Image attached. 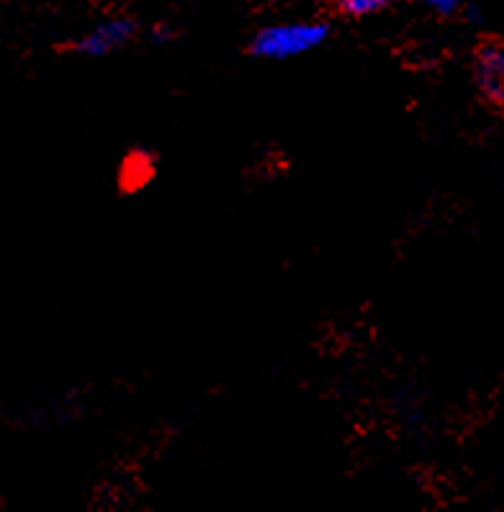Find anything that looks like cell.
I'll use <instances>...</instances> for the list:
<instances>
[{
  "label": "cell",
  "instance_id": "obj_1",
  "mask_svg": "<svg viewBox=\"0 0 504 512\" xmlns=\"http://www.w3.org/2000/svg\"><path fill=\"white\" fill-rule=\"evenodd\" d=\"M327 39L324 24H281L268 26L252 39V55L263 60H291L317 49Z\"/></svg>",
  "mask_w": 504,
  "mask_h": 512
},
{
  "label": "cell",
  "instance_id": "obj_2",
  "mask_svg": "<svg viewBox=\"0 0 504 512\" xmlns=\"http://www.w3.org/2000/svg\"><path fill=\"white\" fill-rule=\"evenodd\" d=\"M474 78L489 101L504 106V42H489L479 49Z\"/></svg>",
  "mask_w": 504,
  "mask_h": 512
},
{
  "label": "cell",
  "instance_id": "obj_3",
  "mask_svg": "<svg viewBox=\"0 0 504 512\" xmlns=\"http://www.w3.org/2000/svg\"><path fill=\"white\" fill-rule=\"evenodd\" d=\"M134 34L132 21L126 19H114V21H103L96 29H90L83 39L78 42L80 55L88 57H106L116 49L124 47Z\"/></svg>",
  "mask_w": 504,
  "mask_h": 512
},
{
  "label": "cell",
  "instance_id": "obj_4",
  "mask_svg": "<svg viewBox=\"0 0 504 512\" xmlns=\"http://www.w3.org/2000/svg\"><path fill=\"white\" fill-rule=\"evenodd\" d=\"M150 170H152V163L147 160V155L137 152V155H132L129 160H126L124 183H129V186H139V183L150 175Z\"/></svg>",
  "mask_w": 504,
  "mask_h": 512
},
{
  "label": "cell",
  "instance_id": "obj_5",
  "mask_svg": "<svg viewBox=\"0 0 504 512\" xmlns=\"http://www.w3.org/2000/svg\"><path fill=\"white\" fill-rule=\"evenodd\" d=\"M391 0H340V8L350 16H368L389 6Z\"/></svg>",
  "mask_w": 504,
  "mask_h": 512
},
{
  "label": "cell",
  "instance_id": "obj_6",
  "mask_svg": "<svg viewBox=\"0 0 504 512\" xmlns=\"http://www.w3.org/2000/svg\"><path fill=\"white\" fill-rule=\"evenodd\" d=\"M427 8H432L435 13H443V16H450V13H456L458 0H422Z\"/></svg>",
  "mask_w": 504,
  "mask_h": 512
},
{
  "label": "cell",
  "instance_id": "obj_7",
  "mask_svg": "<svg viewBox=\"0 0 504 512\" xmlns=\"http://www.w3.org/2000/svg\"><path fill=\"white\" fill-rule=\"evenodd\" d=\"M170 39H173V31L165 29V26H157V29L152 31V42L162 44V42H170Z\"/></svg>",
  "mask_w": 504,
  "mask_h": 512
}]
</instances>
